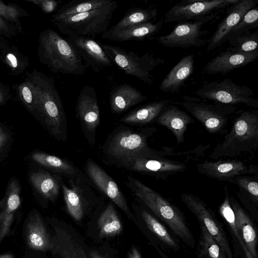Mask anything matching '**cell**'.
<instances>
[{
	"label": "cell",
	"mask_w": 258,
	"mask_h": 258,
	"mask_svg": "<svg viewBox=\"0 0 258 258\" xmlns=\"http://www.w3.org/2000/svg\"><path fill=\"white\" fill-rule=\"evenodd\" d=\"M19 33L15 25L0 16V36L11 38L16 36Z\"/></svg>",
	"instance_id": "43"
},
{
	"label": "cell",
	"mask_w": 258,
	"mask_h": 258,
	"mask_svg": "<svg viewBox=\"0 0 258 258\" xmlns=\"http://www.w3.org/2000/svg\"><path fill=\"white\" fill-rule=\"evenodd\" d=\"M89 255L90 258H106L95 250L90 251Z\"/></svg>",
	"instance_id": "48"
},
{
	"label": "cell",
	"mask_w": 258,
	"mask_h": 258,
	"mask_svg": "<svg viewBox=\"0 0 258 258\" xmlns=\"http://www.w3.org/2000/svg\"><path fill=\"white\" fill-rule=\"evenodd\" d=\"M229 46L227 50L236 52H249L257 50L258 31H247L229 38Z\"/></svg>",
	"instance_id": "36"
},
{
	"label": "cell",
	"mask_w": 258,
	"mask_h": 258,
	"mask_svg": "<svg viewBox=\"0 0 258 258\" xmlns=\"http://www.w3.org/2000/svg\"><path fill=\"white\" fill-rule=\"evenodd\" d=\"M218 13L216 12L192 21L180 22L169 34L160 36L158 38V42L161 45L170 48H187L204 46L208 43L209 40L202 39L201 37L208 31L202 30V27L210 21L219 19Z\"/></svg>",
	"instance_id": "10"
},
{
	"label": "cell",
	"mask_w": 258,
	"mask_h": 258,
	"mask_svg": "<svg viewBox=\"0 0 258 258\" xmlns=\"http://www.w3.org/2000/svg\"><path fill=\"white\" fill-rule=\"evenodd\" d=\"M26 242L35 250L45 251L52 247L44 223L37 214L31 216L27 223Z\"/></svg>",
	"instance_id": "27"
},
{
	"label": "cell",
	"mask_w": 258,
	"mask_h": 258,
	"mask_svg": "<svg viewBox=\"0 0 258 258\" xmlns=\"http://www.w3.org/2000/svg\"><path fill=\"white\" fill-rule=\"evenodd\" d=\"M26 1L38 6L45 14L54 12L61 3L60 1L54 0H26Z\"/></svg>",
	"instance_id": "42"
},
{
	"label": "cell",
	"mask_w": 258,
	"mask_h": 258,
	"mask_svg": "<svg viewBox=\"0 0 258 258\" xmlns=\"http://www.w3.org/2000/svg\"><path fill=\"white\" fill-rule=\"evenodd\" d=\"M224 199L219 207V211L226 223L234 244L237 245L238 250L236 254L241 253L242 251L244 258H252L247 251L237 228L235 222L234 214L230 203V196L228 194L227 185L224 187Z\"/></svg>",
	"instance_id": "28"
},
{
	"label": "cell",
	"mask_w": 258,
	"mask_h": 258,
	"mask_svg": "<svg viewBox=\"0 0 258 258\" xmlns=\"http://www.w3.org/2000/svg\"><path fill=\"white\" fill-rule=\"evenodd\" d=\"M11 98L9 86L0 82V105L4 104Z\"/></svg>",
	"instance_id": "44"
},
{
	"label": "cell",
	"mask_w": 258,
	"mask_h": 258,
	"mask_svg": "<svg viewBox=\"0 0 258 258\" xmlns=\"http://www.w3.org/2000/svg\"><path fill=\"white\" fill-rule=\"evenodd\" d=\"M9 44V43L8 41H7L4 37L0 36V59H1V53L3 51V50Z\"/></svg>",
	"instance_id": "47"
},
{
	"label": "cell",
	"mask_w": 258,
	"mask_h": 258,
	"mask_svg": "<svg viewBox=\"0 0 258 258\" xmlns=\"http://www.w3.org/2000/svg\"><path fill=\"white\" fill-rule=\"evenodd\" d=\"M117 7L116 1L113 0L104 7L67 16L52 23L60 33L67 36H79L94 38L108 30Z\"/></svg>",
	"instance_id": "5"
},
{
	"label": "cell",
	"mask_w": 258,
	"mask_h": 258,
	"mask_svg": "<svg viewBox=\"0 0 258 258\" xmlns=\"http://www.w3.org/2000/svg\"><path fill=\"white\" fill-rule=\"evenodd\" d=\"M37 54L39 61L55 73L79 76L88 68L67 39L50 28L40 33Z\"/></svg>",
	"instance_id": "3"
},
{
	"label": "cell",
	"mask_w": 258,
	"mask_h": 258,
	"mask_svg": "<svg viewBox=\"0 0 258 258\" xmlns=\"http://www.w3.org/2000/svg\"><path fill=\"white\" fill-rule=\"evenodd\" d=\"M8 135L3 128L0 126V149L4 146L8 141Z\"/></svg>",
	"instance_id": "45"
},
{
	"label": "cell",
	"mask_w": 258,
	"mask_h": 258,
	"mask_svg": "<svg viewBox=\"0 0 258 258\" xmlns=\"http://www.w3.org/2000/svg\"><path fill=\"white\" fill-rule=\"evenodd\" d=\"M158 10L154 8L143 9L133 8L129 9L123 17L109 31H116L140 24L152 22L156 19Z\"/></svg>",
	"instance_id": "29"
},
{
	"label": "cell",
	"mask_w": 258,
	"mask_h": 258,
	"mask_svg": "<svg viewBox=\"0 0 258 258\" xmlns=\"http://www.w3.org/2000/svg\"><path fill=\"white\" fill-rule=\"evenodd\" d=\"M163 23V20H160L155 23L149 22L116 31L107 30L102 34L101 37L115 41L152 39L161 29Z\"/></svg>",
	"instance_id": "22"
},
{
	"label": "cell",
	"mask_w": 258,
	"mask_h": 258,
	"mask_svg": "<svg viewBox=\"0 0 258 258\" xmlns=\"http://www.w3.org/2000/svg\"><path fill=\"white\" fill-rule=\"evenodd\" d=\"M181 201L197 218L215 241L225 251L228 258H234L227 236L222 224L214 213L199 197L190 193H182Z\"/></svg>",
	"instance_id": "11"
},
{
	"label": "cell",
	"mask_w": 258,
	"mask_h": 258,
	"mask_svg": "<svg viewBox=\"0 0 258 258\" xmlns=\"http://www.w3.org/2000/svg\"><path fill=\"white\" fill-rule=\"evenodd\" d=\"M62 188L68 212L74 219L80 220L84 215V208L80 192L75 187L71 188L62 185Z\"/></svg>",
	"instance_id": "37"
},
{
	"label": "cell",
	"mask_w": 258,
	"mask_h": 258,
	"mask_svg": "<svg viewBox=\"0 0 258 258\" xmlns=\"http://www.w3.org/2000/svg\"><path fill=\"white\" fill-rule=\"evenodd\" d=\"M212 102L184 96L183 100L178 103L198 120L209 133L223 134L229 120L235 114L236 107Z\"/></svg>",
	"instance_id": "8"
},
{
	"label": "cell",
	"mask_w": 258,
	"mask_h": 258,
	"mask_svg": "<svg viewBox=\"0 0 258 258\" xmlns=\"http://www.w3.org/2000/svg\"><path fill=\"white\" fill-rule=\"evenodd\" d=\"M197 254L198 258H228L223 249L202 224H200Z\"/></svg>",
	"instance_id": "34"
},
{
	"label": "cell",
	"mask_w": 258,
	"mask_h": 258,
	"mask_svg": "<svg viewBox=\"0 0 258 258\" xmlns=\"http://www.w3.org/2000/svg\"><path fill=\"white\" fill-rule=\"evenodd\" d=\"M258 27V7L255 6L247 11L240 21L230 31L226 40L232 36L242 34Z\"/></svg>",
	"instance_id": "41"
},
{
	"label": "cell",
	"mask_w": 258,
	"mask_h": 258,
	"mask_svg": "<svg viewBox=\"0 0 258 258\" xmlns=\"http://www.w3.org/2000/svg\"><path fill=\"white\" fill-rule=\"evenodd\" d=\"M200 174L220 181L233 183L235 177L242 175H257V167L236 159L205 161L197 164Z\"/></svg>",
	"instance_id": "13"
},
{
	"label": "cell",
	"mask_w": 258,
	"mask_h": 258,
	"mask_svg": "<svg viewBox=\"0 0 258 258\" xmlns=\"http://www.w3.org/2000/svg\"><path fill=\"white\" fill-rule=\"evenodd\" d=\"M29 15V13L17 4H6L0 1V16L6 21L15 25L19 33L22 31L20 18L28 17Z\"/></svg>",
	"instance_id": "38"
},
{
	"label": "cell",
	"mask_w": 258,
	"mask_h": 258,
	"mask_svg": "<svg viewBox=\"0 0 258 258\" xmlns=\"http://www.w3.org/2000/svg\"><path fill=\"white\" fill-rule=\"evenodd\" d=\"M156 248L161 256L162 258H170L168 257L164 252H163V251L161 250V249H160L158 247H156Z\"/></svg>",
	"instance_id": "49"
},
{
	"label": "cell",
	"mask_w": 258,
	"mask_h": 258,
	"mask_svg": "<svg viewBox=\"0 0 258 258\" xmlns=\"http://www.w3.org/2000/svg\"><path fill=\"white\" fill-rule=\"evenodd\" d=\"M158 124L165 126L174 135L178 144L184 142V135L193 119L185 111L175 105L169 104L156 119Z\"/></svg>",
	"instance_id": "23"
},
{
	"label": "cell",
	"mask_w": 258,
	"mask_h": 258,
	"mask_svg": "<svg viewBox=\"0 0 258 258\" xmlns=\"http://www.w3.org/2000/svg\"><path fill=\"white\" fill-rule=\"evenodd\" d=\"M25 78L28 80L32 92L30 112L38 114L56 139H63L67 119L54 79L35 69L27 73Z\"/></svg>",
	"instance_id": "1"
},
{
	"label": "cell",
	"mask_w": 258,
	"mask_h": 258,
	"mask_svg": "<svg viewBox=\"0 0 258 258\" xmlns=\"http://www.w3.org/2000/svg\"><path fill=\"white\" fill-rule=\"evenodd\" d=\"M257 56V50L249 52H236L226 50L209 61L202 72L207 75H225L253 62Z\"/></svg>",
	"instance_id": "17"
},
{
	"label": "cell",
	"mask_w": 258,
	"mask_h": 258,
	"mask_svg": "<svg viewBox=\"0 0 258 258\" xmlns=\"http://www.w3.org/2000/svg\"><path fill=\"white\" fill-rule=\"evenodd\" d=\"M127 185L139 199L160 221L167 226L176 238L194 248L195 239L181 211L158 192L139 180L129 176Z\"/></svg>",
	"instance_id": "2"
},
{
	"label": "cell",
	"mask_w": 258,
	"mask_h": 258,
	"mask_svg": "<svg viewBox=\"0 0 258 258\" xmlns=\"http://www.w3.org/2000/svg\"><path fill=\"white\" fill-rule=\"evenodd\" d=\"M188 164L185 161L165 157L138 158L126 168L166 180L170 175L184 171Z\"/></svg>",
	"instance_id": "14"
},
{
	"label": "cell",
	"mask_w": 258,
	"mask_h": 258,
	"mask_svg": "<svg viewBox=\"0 0 258 258\" xmlns=\"http://www.w3.org/2000/svg\"><path fill=\"white\" fill-rule=\"evenodd\" d=\"M86 168L88 175L96 185L126 214L130 215L125 199L113 179L98 164L88 160Z\"/></svg>",
	"instance_id": "18"
},
{
	"label": "cell",
	"mask_w": 258,
	"mask_h": 258,
	"mask_svg": "<svg viewBox=\"0 0 258 258\" xmlns=\"http://www.w3.org/2000/svg\"><path fill=\"white\" fill-rule=\"evenodd\" d=\"M258 0H239L226 10V16L218 24L209 40L207 51L210 52L220 46L227 39L232 29L240 21L244 14L255 7Z\"/></svg>",
	"instance_id": "16"
},
{
	"label": "cell",
	"mask_w": 258,
	"mask_h": 258,
	"mask_svg": "<svg viewBox=\"0 0 258 258\" xmlns=\"http://www.w3.org/2000/svg\"><path fill=\"white\" fill-rule=\"evenodd\" d=\"M147 97L129 84H120L110 92V109L113 113H120L143 102Z\"/></svg>",
	"instance_id": "24"
},
{
	"label": "cell",
	"mask_w": 258,
	"mask_h": 258,
	"mask_svg": "<svg viewBox=\"0 0 258 258\" xmlns=\"http://www.w3.org/2000/svg\"><path fill=\"white\" fill-rule=\"evenodd\" d=\"M30 180L35 189L44 198L53 201L57 198L59 184L48 172L43 171L31 172Z\"/></svg>",
	"instance_id": "32"
},
{
	"label": "cell",
	"mask_w": 258,
	"mask_h": 258,
	"mask_svg": "<svg viewBox=\"0 0 258 258\" xmlns=\"http://www.w3.org/2000/svg\"><path fill=\"white\" fill-rule=\"evenodd\" d=\"M0 258H14L12 254L7 253L0 255Z\"/></svg>",
	"instance_id": "50"
},
{
	"label": "cell",
	"mask_w": 258,
	"mask_h": 258,
	"mask_svg": "<svg viewBox=\"0 0 258 258\" xmlns=\"http://www.w3.org/2000/svg\"><path fill=\"white\" fill-rule=\"evenodd\" d=\"M257 176L242 175L235 178L233 183L239 188L241 196H246V200H249L252 205L257 208L258 204V182Z\"/></svg>",
	"instance_id": "39"
},
{
	"label": "cell",
	"mask_w": 258,
	"mask_h": 258,
	"mask_svg": "<svg viewBox=\"0 0 258 258\" xmlns=\"http://www.w3.org/2000/svg\"><path fill=\"white\" fill-rule=\"evenodd\" d=\"M239 0H183L164 15L163 22L188 21L209 16L237 3Z\"/></svg>",
	"instance_id": "12"
},
{
	"label": "cell",
	"mask_w": 258,
	"mask_h": 258,
	"mask_svg": "<svg viewBox=\"0 0 258 258\" xmlns=\"http://www.w3.org/2000/svg\"><path fill=\"white\" fill-rule=\"evenodd\" d=\"M56 248L62 258H88L83 247L66 232Z\"/></svg>",
	"instance_id": "40"
},
{
	"label": "cell",
	"mask_w": 258,
	"mask_h": 258,
	"mask_svg": "<svg viewBox=\"0 0 258 258\" xmlns=\"http://www.w3.org/2000/svg\"><path fill=\"white\" fill-rule=\"evenodd\" d=\"M171 101L163 99L150 102L137 108L124 116L120 121L127 124H144L156 119Z\"/></svg>",
	"instance_id": "26"
},
{
	"label": "cell",
	"mask_w": 258,
	"mask_h": 258,
	"mask_svg": "<svg viewBox=\"0 0 258 258\" xmlns=\"http://www.w3.org/2000/svg\"><path fill=\"white\" fill-rule=\"evenodd\" d=\"M0 61L14 76L24 73L30 66L28 57L22 53L14 44H9L3 50Z\"/></svg>",
	"instance_id": "31"
},
{
	"label": "cell",
	"mask_w": 258,
	"mask_h": 258,
	"mask_svg": "<svg viewBox=\"0 0 258 258\" xmlns=\"http://www.w3.org/2000/svg\"><path fill=\"white\" fill-rule=\"evenodd\" d=\"M113 63L126 74L132 76L150 85L154 82L151 73L158 66L163 64L164 59L147 53L142 56L132 51L107 44H101Z\"/></svg>",
	"instance_id": "6"
},
{
	"label": "cell",
	"mask_w": 258,
	"mask_h": 258,
	"mask_svg": "<svg viewBox=\"0 0 258 258\" xmlns=\"http://www.w3.org/2000/svg\"><path fill=\"white\" fill-rule=\"evenodd\" d=\"M258 147V110L242 111L234 118L230 132L210 155L214 160L253 154Z\"/></svg>",
	"instance_id": "4"
},
{
	"label": "cell",
	"mask_w": 258,
	"mask_h": 258,
	"mask_svg": "<svg viewBox=\"0 0 258 258\" xmlns=\"http://www.w3.org/2000/svg\"><path fill=\"white\" fill-rule=\"evenodd\" d=\"M33 161L56 172L69 175L75 174L74 167L67 161L46 153L36 152L31 155Z\"/></svg>",
	"instance_id": "35"
},
{
	"label": "cell",
	"mask_w": 258,
	"mask_h": 258,
	"mask_svg": "<svg viewBox=\"0 0 258 258\" xmlns=\"http://www.w3.org/2000/svg\"><path fill=\"white\" fill-rule=\"evenodd\" d=\"M128 258H142L141 255L136 247H133L128 254Z\"/></svg>",
	"instance_id": "46"
},
{
	"label": "cell",
	"mask_w": 258,
	"mask_h": 258,
	"mask_svg": "<svg viewBox=\"0 0 258 258\" xmlns=\"http://www.w3.org/2000/svg\"><path fill=\"white\" fill-rule=\"evenodd\" d=\"M230 203L234 214L237 228L247 251L252 258H258V238L253 223L234 198L230 196Z\"/></svg>",
	"instance_id": "20"
},
{
	"label": "cell",
	"mask_w": 258,
	"mask_h": 258,
	"mask_svg": "<svg viewBox=\"0 0 258 258\" xmlns=\"http://www.w3.org/2000/svg\"><path fill=\"white\" fill-rule=\"evenodd\" d=\"M196 94L202 99L233 106L243 104L258 108V100L253 97L251 88L240 86L229 79L206 83Z\"/></svg>",
	"instance_id": "9"
},
{
	"label": "cell",
	"mask_w": 258,
	"mask_h": 258,
	"mask_svg": "<svg viewBox=\"0 0 258 258\" xmlns=\"http://www.w3.org/2000/svg\"><path fill=\"white\" fill-rule=\"evenodd\" d=\"M77 115L89 132L95 131L100 123V109L95 89L85 85L77 98Z\"/></svg>",
	"instance_id": "19"
},
{
	"label": "cell",
	"mask_w": 258,
	"mask_h": 258,
	"mask_svg": "<svg viewBox=\"0 0 258 258\" xmlns=\"http://www.w3.org/2000/svg\"><path fill=\"white\" fill-rule=\"evenodd\" d=\"M195 55L182 57L161 82L159 90L165 93H178L194 71Z\"/></svg>",
	"instance_id": "21"
},
{
	"label": "cell",
	"mask_w": 258,
	"mask_h": 258,
	"mask_svg": "<svg viewBox=\"0 0 258 258\" xmlns=\"http://www.w3.org/2000/svg\"><path fill=\"white\" fill-rule=\"evenodd\" d=\"M66 38L87 68H91L94 72L99 73L113 65L101 44L94 38L79 36H69Z\"/></svg>",
	"instance_id": "15"
},
{
	"label": "cell",
	"mask_w": 258,
	"mask_h": 258,
	"mask_svg": "<svg viewBox=\"0 0 258 258\" xmlns=\"http://www.w3.org/2000/svg\"><path fill=\"white\" fill-rule=\"evenodd\" d=\"M141 215L147 228L154 236L158 244L163 250L177 252L180 250V245L177 239L172 236L154 216L145 209L141 210Z\"/></svg>",
	"instance_id": "25"
},
{
	"label": "cell",
	"mask_w": 258,
	"mask_h": 258,
	"mask_svg": "<svg viewBox=\"0 0 258 258\" xmlns=\"http://www.w3.org/2000/svg\"><path fill=\"white\" fill-rule=\"evenodd\" d=\"M150 135L128 130L117 132L109 141L106 153L124 167L138 158H154L156 150L150 148L147 142Z\"/></svg>",
	"instance_id": "7"
},
{
	"label": "cell",
	"mask_w": 258,
	"mask_h": 258,
	"mask_svg": "<svg viewBox=\"0 0 258 258\" xmlns=\"http://www.w3.org/2000/svg\"><path fill=\"white\" fill-rule=\"evenodd\" d=\"M99 235L102 237L114 236L119 234L123 227L113 206L110 204L97 221Z\"/></svg>",
	"instance_id": "33"
},
{
	"label": "cell",
	"mask_w": 258,
	"mask_h": 258,
	"mask_svg": "<svg viewBox=\"0 0 258 258\" xmlns=\"http://www.w3.org/2000/svg\"><path fill=\"white\" fill-rule=\"evenodd\" d=\"M113 0L72 1L59 8L52 15L51 22L67 16L81 14L100 8L110 4Z\"/></svg>",
	"instance_id": "30"
}]
</instances>
